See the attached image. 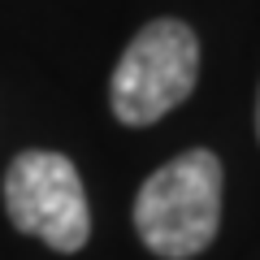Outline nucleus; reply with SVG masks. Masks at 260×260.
<instances>
[{
  "mask_svg": "<svg viewBox=\"0 0 260 260\" xmlns=\"http://www.w3.org/2000/svg\"><path fill=\"white\" fill-rule=\"evenodd\" d=\"M221 160L195 148L160 165L135 200V230L160 260H191L221 225Z\"/></svg>",
  "mask_w": 260,
  "mask_h": 260,
  "instance_id": "1",
  "label": "nucleus"
},
{
  "mask_svg": "<svg viewBox=\"0 0 260 260\" xmlns=\"http://www.w3.org/2000/svg\"><path fill=\"white\" fill-rule=\"evenodd\" d=\"M200 39L186 22L160 18L143 26L113 70V113L126 126H152L195 91Z\"/></svg>",
  "mask_w": 260,
  "mask_h": 260,
  "instance_id": "2",
  "label": "nucleus"
},
{
  "mask_svg": "<svg viewBox=\"0 0 260 260\" xmlns=\"http://www.w3.org/2000/svg\"><path fill=\"white\" fill-rule=\"evenodd\" d=\"M5 208L22 234L52 251H78L91 234L83 178L61 152H22L5 174Z\"/></svg>",
  "mask_w": 260,
  "mask_h": 260,
  "instance_id": "3",
  "label": "nucleus"
},
{
  "mask_svg": "<svg viewBox=\"0 0 260 260\" xmlns=\"http://www.w3.org/2000/svg\"><path fill=\"white\" fill-rule=\"evenodd\" d=\"M256 135H260V100H256Z\"/></svg>",
  "mask_w": 260,
  "mask_h": 260,
  "instance_id": "4",
  "label": "nucleus"
}]
</instances>
